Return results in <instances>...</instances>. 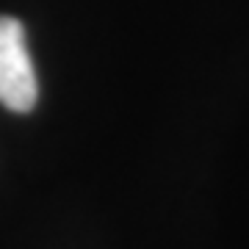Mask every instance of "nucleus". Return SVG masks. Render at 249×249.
<instances>
[{"instance_id":"1","label":"nucleus","mask_w":249,"mask_h":249,"mask_svg":"<svg viewBox=\"0 0 249 249\" xmlns=\"http://www.w3.org/2000/svg\"><path fill=\"white\" fill-rule=\"evenodd\" d=\"M39 83L25 45V28L17 17L0 14V106L28 114L36 106Z\"/></svg>"}]
</instances>
